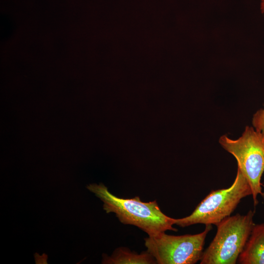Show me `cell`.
Here are the masks:
<instances>
[{
  "instance_id": "cell-8",
  "label": "cell",
  "mask_w": 264,
  "mask_h": 264,
  "mask_svg": "<svg viewBox=\"0 0 264 264\" xmlns=\"http://www.w3.org/2000/svg\"><path fill=\"white\" fill-rule=\"evenodd\" d=\"M253 127L264 138V105L263 109L258 110L253 115Z\"/></svg>"
},
{
  "instance_id": "cell-5",
  "label": "cell",
  "mask_w": 264,
  "mask_h": 264,
  "mask_svg": "<svg viewBox=\"0 0 264 264\" xmlns=\"http://www.w3.org/2000/svg\"><path fill=\"white\" fill-rule=\"evenodd\" d=\"M212 229L206 225L196 234L170 235L165 232L144 239L147 251L158 264H194L200 261L205 238Z\"/></svg>"
},
{
  "instance_id": "cell-4",
  "label": "cell",
  "mask_w": 264,
  "mask_h": 264,
  "mask_svg": "<svg viewBox=\"0 0 264 264\" xmlns=\"http://www.w3.org/2000/svg\"><path fill=\"white\" fill-rule=\"evenodd\" d=\"M219 142L236 158L238 168L251 187L254 205L256 206L259 203L258 196L264 197L261 183L264 173V138L253 127L247 126L238 139L223 135Z\"/></svg>"
},
{
  "instance_id": "cell-3",
  "label": "cell",
  "mask_w": 264,
  "mask_h": 264,
  "mask_svg": "<svg viewBox=\"0 0 264 264\" xmlns=\"http://www.w3.org/2000/svg\"><path fill=\"white\" fill-rule=\"evenodd\" d=\"M252 196L249 183L237 168L235 179L228 188L211 191L190 215L175 219V224L184 227L196 224L217 225L230 216L241 199Z\"/></svg>"
},
{
  "instance_id": "cell-6",
  "label": "cell",
  "mask_w": 264,
  "mask_h": 264,
  "mask_svg": "<svg viewBox=\"0 0 264 264\" xmlns=\"http://www.w3.org/2000/svg\"><path fill=\"white\" fill-rule=\"evenodd\" d=\"M237 263L264 264V223L254 225Z\"/></svg>"
},
{
  "instance_id": "cell-9",
  "label": "cell",
  "mask_w": 264,
  "mask_h": 264,
  "mask_svg": "<svg viewBox=\"0 0 264 264\" xmlns=\"http://www.w3.org/2000/svg\"><path fill=\"white\" fill-rule=\"evenodd\" d=\"M261 10L262 13L263 14L264 13V0H261Z\"/></svg>"
},
{
  "instance_id": "cell-1",
  "label": "cell",
  "mask_w": 264,
  "mask_h": 264,
  "mask_svg": "<svg viewBox=\"0 0 264 264\" xmlns=\"http://www.w3.org/2000/svg\"><path fill=\"white\" fill-rule=\"evenodd\" d=\"M87 188L103 202V208L107 213H115L121 223L134 225L149 236L167 230H177L173 226L175 219L164 214L156 200L145 202L139 197L119 198L110 193L102 183L91 184Z\"/></svg>"
},
{
  "instance_id": "cell-7",
  "label": "cell",
  "mask_w": 264,
  "mask_h": 264,
  "mask_svg": "<svg viewBox=\"0 0 264 264\" xmlns=\"http://www.w3.org/2000/svg\"><path fill=\"white\" fill-rule=\"evenodd\" d=\"M103 264H156L154 257L147 251L140 254L127 248H117L110 256L103 255Z\"/></svg>"
},
{
  "instance_id": "cell-2",
  "label": "cell",
  "mask_w": 264,
  "mask_h": 264,
  "mask_svg": "<svg viewBox=\"0 0 264 264\" xmlns=\"http://www.w3.org/2000/svg\"><path fill=\"white\" fill-rule=\"evenodd\" d=\"M255 212L229 216L216 226V235L203 251L200 264H235L255 224Z\"/></svg>"
}]
</instances>
